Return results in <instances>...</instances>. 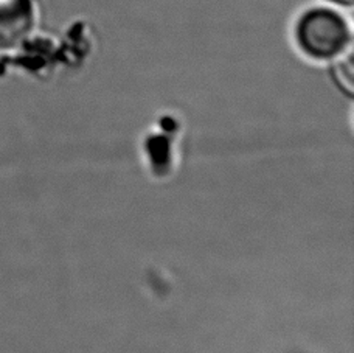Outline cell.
<instances>
[{
	"mask_svg": "<svg viewBox=\"0 0 354 353\" xmlns=\"http://www.w3.org/2000/svg\"><path fill=\"white\" fill-rule=\"evenodd\" d=\"M333 3H337V5H345V6H351L353 5V0H330Z\"/></svg>",
	"mask_w": 354,
	"mask_h": 353,
	"instance_id": "3",
	"label": "cell"
},
{
	"mask_svg": "<svg viewBox=\"0 0 354 353\" xmlns=\"http://www.w3.org/2000/svg\"><path fill=\"white\" fill-rule=\"evenodd\" d=\"M295 39L309 58L328 61L337 58L351 46V31L337 11L311 8L297 22Z\"/></svg>",
	"mask_w": 354,
	"mask_h": 353,
	"instance_id": "1",
	"label": "cell"
},
{
	"mask_svg": "<svg viewBox=\"0 0 354 353\" xmlns=\"http://www.w3.org/2000/svg\"><path fill=\"white\" fill-rule=\"evenodd\" d=\"M33 0H0V52L22 46L35 27Z\"/></svg>",
	"mask_w": 354,
	"mask_h": 353,
	"instance_id": "2",
	"label": "cell"
}]
</instances>
